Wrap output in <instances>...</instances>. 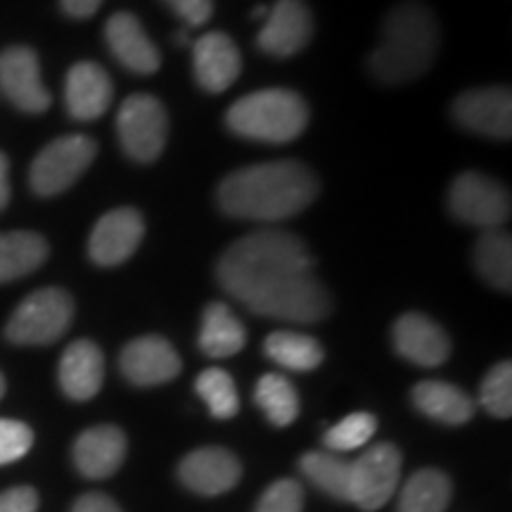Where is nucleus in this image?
I'll return each instance as SVG.
<instances>
[{
  "instance_id": "nucleus-1",
  "label": "nucleus",
  "mask_w": 512,
  "mask_h": 512,
  "mask_svg": "<svg viewBox=\"0 0 512 512\" xmlns=\"http://www.w3.org/2000/svg\"><path fill=\"white\" fill-rule=\"evenodd\" d=\"M223 292L256 316L287 323H318L332 309L330 294L313 273L302 238L264 228L226 249L216 266Z\"/></svg>"
},
{
  "instance_id": "nucleus-2",
  "label": "nucleus",
  "mask_w": 512,
  "mask_h": 512,
  "mask_svg": "<svg viewBox=\"0 0 512 512\" xmlns=\"http://www.w3.org/2000/svg\"><path fill=\"white\" fill-rule=\"evenodd\" d=\"M318 197V178L304 162L252 164L219 185L223 214L256 223H275L302 214Z\"/></svg>"
},
{
  "instance_id": "nucleus-3",
  "label": "nucleus",
  "mask_w": 512,
  "mask_h": 512,
  "mask_svg": "<svg viewBox=\"0 0 512 512\" xmlns=\"http://www.w3.org/2000/svg\"><path fill=\"white\" fill-rule=\"evenodd\" d=\"M441 46V31L434 12L420 0H406L387 12L380 43L368 67L387 86L415 81L432 67Z\"/></svg>"
},
{
  "instance_id": "nucleus-4",
  "label": "nucleus",
  "mask_w": 512,
  "mask_h": 512,
  "mask_svg": "<svg viewBox=\"0 0 512 512\" xmlns=\"http://www.w3.org/2000/svg\"><path fill=\"white\" fill-rule=\"evenodd\" d=\"M226 124L235 136L256 143H292L309 126V105L287 88H264L230 105Z\"/></svg>"
},
{
  "instance_id": "nucleus-5",
  "label": "nucleus",
  "mask_w": 512,
  "mask_h": 512,
  "mask_svg": "<svg viewBox=\"0 0 512 512\" xmlns=\"http://www.w3.org/2000/svg\"><path fill=\"white\" fill-rule=\"evenodd\" d=\"M74 318V302L60 287H46L29 294L8 320L5 335L12 344L43 347L53 344L69 330Z\"/></svg>"
},
{
  "instance_id": "nucleus-6",
  "label": "nucleus",
  "mask_w": 512,
  "mask_h": 512,
  "mask_svg": "<svg viewBox=\"0 0 512 512\" xmlns=\"http://www.w3.org/2000/svg\"><path fill=\"white\" fill-rule=\"evenodd\" d=\"M117 136L121 150L133 162L152 164L162 155L169 136V117L164 105L147 93L124 100L117 114Z\"/></svg>"
},
{
  "instance_id": "nucleus-7",
  "label": "nucleus",
  "mask_w": 512,
  "mask_h": 512,
  "mask_svg": "<svg viewBox=\"0 0 512 512\" xmlns=\"http://www.w3.org/2000/svg\"><path fill=\"white\" fill-rule=\"evenodd\" d=\"M98 155V145L88 136H64L43 147L31 164L29 183L38 197H55L69 190L86 174Z\"/></svg>"
},
{
  "instance_id": "nucleus-8",
  "label": "nucleus",
  "mask_w": 512,
  "mask_h": 512,
  "mask_svg": "<svg viewBox=\"0 0 512 512\" xmlns=\"http://www.w3.org/2000/svg\"><path fill=\"white\" fill-rule=\"evenodd\" d=\"M448 209L460 223L484 230L503 228L510 219V192L496 178L465 171L448 190Z\"/></svg>"
},
{
  "instance_id": "nucleus-9",
  "label": "nucleus",
  "mask_w": 512,
  "mask_h": 512,
  "mask_svg": "<svg viewBox=\"0 0 512 512\" xmlns=\"http://www.w3.org/2000/svg\"><path fill=\"white\" fill-rule=\"evenodd\" d=\"M401 479V453L394 444H375L351 463V503L366 512L380 510Z\"/></svg>"
},
{
  "instance_id": "nucleus-10",
  "label": "nucleus",
  "mask_w": 512,
  "mask_h": 512,
  "mask_svg": "<svg viewBox=\"0 0 512 512\" xmlns=\"http://www.w3.org/2000/svg\"><path fill=\"white\" fill-rule=\"evenodd\" d=\"M453 119L477 136L508 140L512 136V93L505 86L465 91L453 102Z\"/></svg>"
},
{
  "instance_id": "nucleus-11",
  "label": "nucleus",
  "mask_w": 512,
  "mask_h": 512,
  "mask_svg": "<svg viewBox=\"0 0 512 512\" xmlns=\"http://www.w3.org/2000/svg\"><path fill=\"white\" fill-rule=\"evenodd\" d=\"M313 15L304 0H278L264 17L256 46L271 57H292L309 46Z\"/></svg>"
},
{
  "instance_id": "nucleus-12",
  "label": "nucleus",
  "mask_w": 512,
  "mask_h": 512,
  "mask_svg": "<svg viewBox=\"0 0 512 512\" xmlns=\"http://www.w3.org/2000/svg\"><path fill=\"white\" fill-rule=\"evenodd\" d=\"M0 91L17 110L41 114L50 107V93L43 86L41 62L27 46H12L0 55Z\"/></svg>"
},
{
  "instance_id": "nucleus-13",
  "label": "nucleus",
  "mask_w": 512,
  "mask_h": 512,
  "mask_svg": "<svg viewBox=\"0 0 512 512\" xmlns=\"http://www.w3.org/2000/svg\"><path fill=\"white\" fill-rule=\"evenodd\" d=\"M145 235V221L138 209H112L95 223L88 254L98 266H119L136 254Z\"/></svg>"
},
{
  "instance_id": "nucleus-14",
  "label": "nucleus",
  "mask_w": 512,
  "mask_h": 512,
  "mask_svg": "<svg viewBox=\"0 0 512 512\" xmlns=\"http://www.w3.org/2000/svg\"><path fill=\"white\" fill-rule=\"evenodd\" d=\"M119 368L136 387H157L181 373V358L171 342L159 335H145L128 342L121 351Z\"/></svg>"
},
{
  "instance_id": "nucleus-15",
  "label": "nucleus",
  "mask_w": 512,
  "mask_h": 512,
  "mask_svg": "<svg viewBox=\"0 0 512 512\" xmlns=\"http://www.w3.org/2000/svg\"><path fill=\"white\" fill-rule=\"evenodd\" d=\"M195 81L207 93H226L242 72V57L235 41L223 31H209L192 43Z\"/></svg>"
},
{
  "instance_id": "nucleus-16",
  "label": "nucleus",
  "mask_w": 512,
  "mask_h": 512,
  "mask_svg": "<svg viewBox=\"0 0 512 512\" xmlns=\"http://www.w3.org/2000/svg\"><path fill=\"white\" fill-rule=\"evenodd\" d=\"M178 477L195 494L219 496L238 486L242 465L228 448L207 446L183 458V463L178 465Z\"/></svg>"
},
{
  "instance_id": "nucleus-17",
  "label": "nucleus",
  "mask_w": 512,
  "mask_h": 512,
  "mask_svg": "<svg viewBox=\"0 0 512 512\" xmlns=\"http://www.w3.org/2000/svg\"><path fill=\"white\" fill-rule=\"evenodd\" d=\"M105 38L114 60L128 72L150 76L162 64L157 46L133 12H114L105 24Z\"/></svg>"
},
{
  "instance_id": "nucleus-18",
  "label": "nucleus",
  "mask_w": 512,
  "mask_h": 512,
  "mask_svg": "<svg viewBox=\"0 0 512 512\" xmlns=\"http://www.w3.org/2000/svg\"><path fill=\"white\" fill-rule=\"evenodd\" d=\"M394 349L406 361L422 368H437L451 354V342L441 325L422 313H403L394 323Z\"/></svg>"
},
{
  "instance_id": "nucleus-19",
  "label": "nucleus",
  "mask_w": 512,
  "mask_h": 512,
  "mask_svg": "<svg viewBox=\"0 0 512 512\" xmlns=\"http://www.w3.org/2000/svg\"><path fill=\"white\" fill-rule=\"evenodd\" d=\"M114 83L110 74L95 62H79L69 69L64 81V102L74 119L93 121L110 110Z\"/></svg>"
},
{
  "instance_id": "nucleus-20",
  "label": "nucleus",
  "mask_w": 512,
  "mask_h": 512,
  "mask_svg": "<svg viewBox=\"0 0 512 512\" xmlns=\"http://www.w3.org/2000/svg\"><path fill=\"white\" fill-rule=\"evenodd\" d=\"M124 458L126 434L114 425L91 427L74 441V465L88 479L112 477Z\"/></svg>"
},
{
  "instance_id": "nucleus-21",
  "label": "nucleus",
  "mask_w": 512,
  "mask_h": 512,
  "mask_svg": "<svg viewBox=\"0 0 512 512\" xmlns=\"http://www.w3.org/2000/svg\"><path fill=\"white\" fill-rule=\"evenodd\" d=\"M60 387L74 401H88L100 392L105 380V358L91 339L69 344L60 361Z\"/></svg>"
},
{
  "instance_id": "nucleus-22",
  "label": "nucleus",
  "mask_w": 512,
  "mask_h": 512,
  "mask_svg": "<svg viewBox=\"0 0 512 512\" xmlns=\"http://www.w3.org/2000/svg\"><path fill=\"white\" fill-rule=\"evenodd\" d=\"M415 408L427 418L444 422V425H465L475 415V401L456 384L425 380L413 389Z\"/></svg>"
},
{
  "instance_id": "nucleus-23",
  "label": "nucleus",
  "mask_w": 512,
  "mask_h": 512,
  "mask_svg": "<svg viewBox=\"0 0 512 512\" xmlns=\"http://www.w3.org/2000/svg\"><path fill=\"white\" fill-rule=\"evenodd\" d=\"M247 330L226 304L214 302L204 309L200 349L211 358H228L245 349Z\"/></svg>"
},
{
  "instance_id": "nucleus-24",
  "label": "nucleus",
  "mask_w": 512,
  "mask_h": 512,
  "mask_svg": "<svg viewBox=\"0 0 512 512\" xmlns=\"http://www.w3.org/2000/svg\"><path fill=\"white\" fill-rule=\"evenodd\" d=\"M48 259V242L38 233H0V283L34 273Z\"/></svg>"
},
{
  "instance_id": "nucleus-25",
  "label": "nucleus",
  "mask_w": 512,
  "mask_h": 512,
  "mask_svg": "<svg viewBox=\"0 0 512 512\" xmlns=\"http://www.w3.org/2000/svg\"><path fill=\"white\" fill-rule=\"evenodd\" d=\"M264 351L273 363L285 370H294V373H311L325 358L318 339L292 330L271 332L264 342Z\"/></svg>"
},
{
  "instance_id": "nucleus-26",
  "label": "nucleus",
  "mask_w": 512,
  "mask_h": 512,
  "mask_svg": "<svg viewBox=\"0 0 512 512\" xmlns=\"http://www.w3.org/2000/svg\"><path fill=\"white\" fill-rule=\"evenodd\" d=\"M477 273L496 290H512V240L503 228L484 230L475 247Z\"/></svg>"
},
{
  "instance_id": "nucleus-27",
  "label": "nucleus",
  "mask_w": 512,
  "mask_h": 512,
  "mask_svg": "<svg viewBox=\"0 0 512 512\" xmlns=\"http://www.w3.org/2000/svg\"><path fill=\"white\" fill-rule=\"evenodd\" d=\"M451 503V479L439 470H418L399 494V512H446Z\"/></svg>"
},
{
  "instance_id": "nucleus-28",
  "label": "nucleus",
  "mask_w": 512,
  "mask_h": 512,
  "mask_svg": "<svg viewBox=\"0 0 512 512\" xmlns=\"http://www.w3.org/2000/svg\"><path fill=\"white\" fill-rule=\"evenodd\" d=\"M254 401L275 427H287L299 415V394L287 377L268 373L256 382Z\"/></svg>"
},
{
  "instance_id": "nucleus-29",
  "label": "nucleus",
  "mask_w": 512,
  "mask_h": 512,
  "mask_svg": "<svg viewBox=\"0 0 512 512\" xmlns=\"http://www.w3.org/2000/svg\"><path fill=\"white\" fill-rule=\"evenodd\" d=\"M302 472L325 494L351 503V463L335 453L311 451L302 458Z\"/></svg>"
},
{
  "instance_id": "nucleus-30",
  "label": "nucleus",
  "mask_w": 512,
  "mask_h": 512,
  "mask_svg": "<svg viewBox=\"0 0 512 512\" xmlns=\"http://www.w3.org/2000/svg\"><path fill=\"white\" fill-rule=\"evenodd\" d=\"M195 392L207 403L216 420H228L240 411V396L233 377L223 368H207L197 375Z\"/></svg>"
},
{
  "instance_id": "nucleus-31",
  "label": "nucleus",
  "mask_w": 512,
  "mask_h": 512,
  "mask_svg": "<svg viewBox=\"0 0 512 512\" xmlns=\"http://www.w3.org/2000/svg\"><path fill=\"white\" fill-rule=\"evenodd\" d=\"M377 430L375 415L370 413H351L344 420H339L337 425H332L325 432V446L335 453L344 451H356V448L366 446Z\"/></svg>"
},
{
  "instance_id": "nucleus-32",
  "label": "nucleus",
  "mask_w": 512,
  "mask_h": 512,
  "mask_svg": "<svg viewBox=\"0 0 512 512\" xmlns=\"http://www.w3.org/2000/svg\"><path fill=\"white\" fill-rule=\"evenodd\" d=\"M479 401L494 418L512 415V363L503 361L486 373L479 387Z\"/></svg>"
},
{
  "instance_id": "nucleus-33",
  "label": "nucleus",
  "mask_w": 512,
  "mask_h": 512,
  "mask_svg": "<svg viewBox=\"0 0 512 512\" xmlns=\"http://www.w3.org/2000/svg\"><path fill=\"white\" fill-rule=\"evenodd\" d=\"M304 510V489L294 479H280L268 486L256 503V512H302Z\"/></svg>"
},
{
  "instance_id": "nucleus-34",
  "label": "nucleus",
  "mask_w": 512,
  "mask_h": 512,
  "mask_svg": "<svg viewBox=\"0 0 512 512\" xmlns=\"http://www.w3.org/2000/svg\"><path fill=\"white\" fill-rule=\"evenodd\" d=\"M34 446V432L19 420L0 418V465L24 458Z\"/></svg>"
},
{
  "instance_id": "nucleus-35",
  "label": "nucleus",
  "mask_w": 512,
  "mask_h": 512,
  "mask_svg": "<svg viewBox=\"0 0 512 512\" xmlns=\"http://www.w3.org/2000/svg\"><path fill=\"white\" fill-rule=\"evenodd\" d=\"M188 27H204L214 15V0H162Z\"/></svg>"
},
{
  "instance_id": "nucleus-36",
  "label": "nucleus",
  "mask_w": 512,
  "mask_h": 512,
  "mask_svg": "<svg viewBox=\"0 0 512 512\" xmlns=\"http://www.w3.org/2000/svg\"><path fill=\"white\" fill-rule=\"evenodd\" d=\"M38 494L31 486H15L0 494V512H36Z\"/></svg>"
},
{
  "instance_id": "nucleus-37",
  "label": "nucleus",
  "mask_w": 512,
  "mask_h": 512,
  "mask_svg": "<svg viewBox=\"0 0 512 512\" xmlns=\"http://www.w3.org/2000/svg\"><path fill=\"white\" fill-rule=\"evenodd\" d=\"M72 512H121L117 503L105 494H86L74 503Z\"/></svg>"
},
{
  "instance_id": "nucleus-38",
  "label": "nucleus",
  "mask_w": 512,
  "mask_h": 512,
  "mask_svg": "<svg viewBox=\"0 0 512 512\" xmlns=\"http://www.w3.org/2000/svg\"><path fill=\"white\" fill-rule=\"evenodd\" d=\"M62 12L72 19H88L100 10L102 0H60Z\"/></svg>"
},
{
  "instance_id": "nucleus-39",
  "label": "nucleus",
  "mask_w": 512,
  "mask_h": 512,
  "mask_svg": "<svg viewBox=\"0 0 512 512\" xmlns=\"http://www.w3.org/2000/svg\"><path fill=\"white\" fill-rule=\"evenodd\" d=\"M10 202V162L8 157L0 152V209Z\"/></svg>"
},
{
  "instance_id": "nucleus-40",
  "label": "nucleus",
  "mask_w": 512,
  "mask_h": 512,
  "mask_svg": "<svg viewBox=\"0 0 512 512\" xmlns=\"http://www.w3.org/2000/svg\"><path fill=\"white\" fill-rule=\"evenodd\" d=\"M3 394H5V377L0 373V399H3Z\"/></svg>"
}]
</instances>
